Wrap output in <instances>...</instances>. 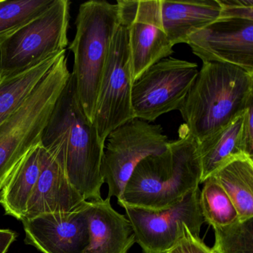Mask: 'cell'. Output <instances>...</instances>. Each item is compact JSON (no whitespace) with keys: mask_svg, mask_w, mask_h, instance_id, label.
Masks as SVG:
<instances>
[{"mask_svg":"<svg viewBox=\"0 0 253 253\" xmlns=\"http://www.w3.org/2000/svg\"><path fill=\"white\" fill-rule=\"evenodd\" d=\"M42 164L41 142L19 161L0 192V205L5 214L23 220L36 186Z\"/></svg>","mask_w":253,"mask_h":253,"instance_id":"17","label":"cell"},{"mask_svg":"<svg viewBox=\"0 0 253 253\" xmlns=\"http://www.w3.org/2000/svg\"><path fill=\"white\" fill-rule=\"evenodd\" d=\"M161 22L171 45L187 43L192 34L215 21L220 14L217 0H160Z\"/></svg>","mask_w":253,"mask_h":253,"instance_id":"16","label":"cell"},{"mask_svg":"<svg viewBox=\"0 0 253 253\" xmlns=\"http://www.w3.org/2000/svg\"><path fill=\"white\" fill-rule=\"evenodd\" d=\"M233 203L239 219L253 217V159L239 158L212 174Z\"/></svg>","mask_w":253,"mask_h":253,"instance_id":"20","label":"cell"},{"mask_svg":"<svg viewBox=\"0 0 253 253\" xmlns=\"http://www.w3.org/2000/svg\"><path fill=\"white\" fill-rule=\"evenodd\" d=\"M41 144L60 161L69 181L85 201L102 199L105 144L81 107L72 73L44 128Z\"/></svg>","mask_w":253,"mask_h":253,"instance_id":"1","label":"cell"},{"mask_svg":"<svg viewBox=\"0 0 253 253\" xmlns=\"http://www.w3.org/2000/svg\"><path fill=\"white\" fill-rule=\"evenodd\" d=\"M198 72L197 63L171 57L148 68L133 83L134 118L152 123L164 114L179 110Z\"/></svg>","mask_w":253,"mask_h":253,"instance_id":"8","label":"cell"},{"mask_svg":"<svg viewBox=\"0 0 253 253\" xmlns=\"http://www.w3.org/2000/svg\"><path fill=\"white\" fill-rule=\"evenodd\" d=\"M200 192V207L204 223L213 228L231 224L239 219L229 195L213 176L204 181Z\"/></svg>","mask_w":253,"mask_h":253,"instance_id":"21","label":"cell"},{"mask_svg":"<svg viewBox=\"0 0 253 253\" xmlns=\"http://www.w3.org/2000/svg\"><path fill=\"white\" fill-rule=\"evenodd\" d=\"M252 103L253 75L232 65L203 63L178 111L199 142L241 117Z\"/></svg>","mask_w":253,"mask_h":253,"instance_id":"3","label":"cell"},{"mask_svg":"<svg viewBox=\"0 0 253 253\" xmlns=\"http://www.w3.org/2000/svg\"><path fill=\"white\" fill-rule=\"evenodd\" d=\"M199 188L171 208L161 211L124 207L143 253H168L174 247L186 224L193 235L200 236L204 223L200 207Z\"/></svg>","mask_w":253,"mask_h":253,"instance_id":"10","label":"cell"},{"mask_svg":"<svg viewBox=\"0 0 253 253\" xmlns=\"http://www.w3.org/2000/svg\"><path fill=\"white\" fill-rule=\"evenodd\" d=\"M55 0H0V43L46 11Z\"/></svg>","mask_w":253,"mask_h":253,"instance_id":"22","label":"cell"},{"mask_svg":"<svg viewBox=\"0 0 253 253\" xmlns=\"http://www.w3.org/2000/svg\"><path fill=\"white\" fill-rule=\"evenodd\" d=\"M85 203L69 181L60 161L42 146L41 173L23 220L42 214L76 211Z\"/></svg>","mask_w":253,"mask_h":253,"instance_id":"14","label":"cell"},{"mask_svg":"<svg viewBox=\"0 0 253 253\" xmlns=\"http://www.w3.org/2000/svg\"><path fill=\"white\" fill-rule=\"evenodd\" d=\"M241 138L246 155L253 158V103L242 115Z\"/></svg>","mask_w":253,"mask_h":253,"instance_id":"26","label":"cell"},{"mask_svg":"<svg viewBox=\"0 0 253 253\" xmlns=\"http://www.w3.org/2000/svg\"><path fill=\"white\" fill-rule=\"evenodd\" d=\"M186 44L203 63L232 65L253 75V20L219 17Z\"/></svg>","mask_w":253,"mask_h":253,"instance_id":"12","label":"cell"},{"mask_svg":"<svg viewBox=\"0 0 253 253\" xmlns=\"http://www.w3.org/2000/svg\"><path fill=\"white\" fill-rule=\"evenodd\" d=\"M119 25L117 4L92 0L80 5L76 35L69 47L75 56L72 74L81 107L92 124L103 69Z\"/></svg>","mask_w":253,"mask_h":253,"instance_id":"4","label":"cell"},{"mask_svg":"<svg viewBox=\"0 0 253 253\" xmlns=\"http://www.w3.org/2000/svg\"><path fill=\"white\" fill-rule=\"evenodd\" d=\"M87 206L23 220L25 243L42 253H84L89 244Z\"/></svg>","mask_w":253,"mask_h":253,"instance_id":"13","label":"cell"},{"mask_svg":"<svg viewBox=\"0 0 253 253\" xmlns=\"http://www.w3.org/2000/svg\"><path fill=\"white\" fill-rule=\"evenodd\" d=\"M215 253H253V217L213 228Z\"/></svg>","mask_w":253,"mask_h":253,"instance_id":"23","label":"cell"},{"mask_svg":"<svg viewBox=\"0 0 253 253\" xmlns=\"http://www.w3.org/2000/svg\"><path fill=\"white\" fill-rule=\"evenodd\" d=\"M220 5L219 17L253 20V0H217Z\"/></svg>","mask_w":253,"mask_h":253,"instance_id":"25","label":"cell"},{"mask_svg":"<svg viewBox=\"0 0 253 253\" xmlns=\"http://www.w3.org/2000/svg\"><path fill=\"white\" fill-rule=\"evenodd\" d=\"M133 83L128 30L120 23L111 42L94 113V124L104 144L113 130L134 118Z\"/></svg>","mask_w":253,"mask_h":253,"instance_id":"9","label":"cell"},{"mask_svg":"<svg viewBox=\"0 0 253 253\" xmlns=\"http://www.w3.org/2000/svg\"><path fill=\"white\" fill-rule=\"evenodd\" d=\"M62 53L23 72L0 75V126L18 110Z\"/></svg>","mask_w":253,"mask_h":253,"instance_id":"19","label":"cell"},{"mask_svg":"<svg viewBox=\"0 0 253 253\" xmlns=\"http://www.w3.org/2000/svg\"><path fill=\"white\" fill-rule=\"evenodd\" d=\"M89 244L84 253H128L135 243L126 216L112 207L111 198L88 201Z\"/></svg>","mask_w":253,"mask_h":253,"instance_id":"15","label":"cell"},{"mask_svg":"<svg viewBox=\"0 0 253 253\" xmlns=\"http://www.w3.org/2000/svg\"><path fill=\"white\" fill-rule=\"evenodd\" d=\"M168 137L161 125L133 118L118 126L105 142L101 172L108 185V198L119 199L139 163L164 152Z\"/></svg>","mask_w":253,"mask_h":253,"instance_id":"7","label":"cell"},{"mask_svg":"<svg viewBox=\"0 0 253 253\" xmlns=\"http://www.w3.org/2000/svg\"><path fill=\"white\" fill-rule=\"evenodd\" d=\"M17 238V233L11 229H0V253H6Z\"/></svg>","mask_w":253,"mask_h":253,"instance_id":"27","label":"cell"},{"mask_svg":"<svg viewBox=\"0 0 253 253\" xmlns=\"http://www.w3.org/2000/svg\"><path fill=\"white\" fill-rule=\"evenodd\" d=\"M241 125L242 115L198 142L201 167V183L229 163L239 158H249L246 155L241 142Z\"/></svg>","mask_w":253,"mask_h":253,"instance_id":"18","label":"cell"},{"mask_svg":"<svg viewBox=\"0 0 253 253\" xmlns=\"http://www.w3.org/2000/svg\"><path fill=\"white\" fill-rule=\"evenodd\" d=\"M120 23L128 30L133 81L155 63L169 57L173 45L164 32L160 0H118Z\"/></svg>","mask_w":253,"mask_h":253,"instance_id":"11","label":"cell"},{"mask_svg":"<svg viewBox=\"0 0 253 253\" xmlns=\"http://www.w3.org/2000/svg\"><path fill=\"white\" fill-rule=\"evenodd\" d=\"M70 76L64 51L18 110L0 126V192L19 161L41 142Z\"/></svg>","mask_w":253,"mask_h":253,"instance_id":"5","label":"cell"},{"mask_svg":"<svg viewBox=\"0 0 253 253\" xmlns=\"http://www.w3.org/2000/svg\"><path fill=\"white\" fill-rule=\"evenodd\" d=\"M168 253H215L200 236L193 235L186 224L183 225L180 236Z\"/></svg>","mask_w":253,"mask_h":253,"instance_id":"24","label":"cell"},{"mask_svg":"<svg viewBox=\"0 0 253 253\" xmlns=\"http://www.w3.org/2000/svg\"><path fill=\"white\" fill-rule=\"evenodd\" d=\"M201 178L198 141L183 124L179 138L169 142L164 152L139 163L118 204L123 208L167 210L199 188Z\"/></svg>","mask_w":253,"mask_h":253,"instance_id":"2","label":"cell"},{"mask_svg":"<svg viewBox=\"0 0 253 253\" xmlns=\"http://www.w3.org/2000/svg\"><path fill=\"white\" fill-rule=\"evenodd\" d=\"M70 4L68 0H55L0 43V75L23 72L66 51Z\"/></svg>","mask_w":253,"mask_h":253,"instance_id":"6","label":"cell"}]
</instances>
